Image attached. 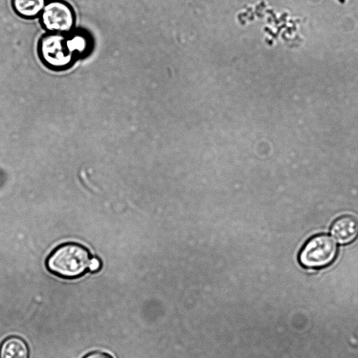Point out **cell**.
<instances>
[{"mask_svg":"<svg viewBox=\"0 0 358 358\" xmlns=\"http://www.w3.org/2000/svg\"><path fill=\"white\" fill-rule=\"evenodd\" d=\"M37 52L43 65L54 71L68 69L79 59L68 34L48 32L43 35Z\"/></svg>","mask_w":358,"mask_h":358,"instance_id":"6da1fadb","label":"cell"},{"mask_svg":"<svg viewBox=\"0 0 358 358\" xmlns=\"http://www.w3.org/2000/svg\"><path fill=\"white\" fill-rule=\"evenodd\" d=\"M87 250L77 243H66L57 248L47 260L52 273L65 278H78L85 273L90 264Z\"/></svg>","mask_w":358,"mask_h":358,"instance_id":"7a4b0ae2","label":"cell"},{"mask_svg":"<svg viewBox=\"0 0 358 358\" xmlns=\"http://www.w3.org/2000/svg\"><path fill=\"white\" fill-rule=\"evenodd\" d=\"M338 246L327 234H318L310 238L303 246L299 261L308 269H318L330 265L336 258Z\"/></svg>","mask_w":358,"mask_h":358,"instance_id":"3957f363","label":"cell"},{"mask_svg":"<svg viewBox=\"0 0 358 358\" xmlns=\"http://www.w3.org/2000/svg\"><path fill=\"white\" fill-rule=\"evenodd\" d=\"M40 22L48 32L68 34L74 29L76 15L67 2L52 0L42 10Z\"/></svg>","mask_w":358,"mask_h":358,"instance_id":"277c9868","label":"cell"},{"mask_svg":"<svg viewBox=\"0 0 358 358\" xmlns=\"http://www.w3.org/2000/svg\"><path fill=\"white\" fill-rule=\"evenodd\" d=\"M331 234L339 243H350L358 237V220L351 215L339 217L333 222Z\"/></svg>","mask_w":358,"mask_h":358,"instance_id":"5b68a950","label":"cell"},{"mask_svg":"<svg viewBox=\"0 0 358 358\" xmlns=\"http://www.w3.org/2000/svg\"><path fill=\"white\" fill-rule=\"evenodd\" d=\"M27 343L19 336L6 338L0 346V358H29Z\"/></svg>","mask_w":358,"mask_h":358,"instance_id":"8992f818","label":"cell"},{"mask_svg":"<svg viewBox=\"0 0 358 358\" xmlns=\"http://www.w3.org/2000/svg\"><path fill=\"white\" fill-rule=\"evenodd\" d=\"M45 6V0H12L15 13L22 18L31 20L38 17Z\"/></svg>","mask_w":358,"mask_h":358,"instance_id":"52a82bcc","label":"cell"},{"mask_svg":"<svg viewBox=\"0 0 358 358\" xmlns=\"http://www.w3.org/2000/svg\"><path fill=\"white\" fill-rule=\"evenodd\" d=\"M83 358H113V357L106 352L95 351L87 354Z\"/></svg>","mask_w":358,"mask_h":358,"instance_id":"ba28073f","label":"cell"},{"mask_svg":"<svg viewBox=\"0 0 358 358\" xmlns=\"http://www.w3.org/2000/svg\"><path fill=\"white\" fill-rule=\"evenodd\" d=\"M100 267H101L100 261L96 257H92L90 261L89 270L92 272H96L99 270Z\"/></svg>","mask_w":358,"mask_h":358,"instance_id":"9c48e42d","label":"cell"}]
</instances>
